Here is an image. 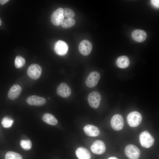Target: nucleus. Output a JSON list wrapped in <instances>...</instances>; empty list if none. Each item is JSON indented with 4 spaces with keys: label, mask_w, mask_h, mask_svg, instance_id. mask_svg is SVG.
<instances>
[{
    "label": "nucleus",
    "mask_w": 159,
    "mask_h": 159,
    "mask_svg": "<svg viewBox=\"0 0 159 159\" xmlns=\"http://www.w3.org/2000/svg\"><path fill=\"white\" fill-rule=\"evenodd\" d=\"M139 141L141 145L146 148L151 147L154 144V138L147 130L141 132L140 135Z\"/></svg>",
    "instance_id": "1"
},
{
    "label": "nucleus",
    "mask_w": 159,
    "mask_h": 159,
    "mask_svg": "<svg viewBox=\"0 0 159 159\" xmlns=\"http://www.w3.org/2000/svg\"><path fill=\"white\" fill-rule=\"evenodd\" d=\"M127 122L129 125L132 127L138 126L141 123L142 120L141 114L136 111L130 113L127 117Z\"/></svg>",
    "instance_id": "2"
},
{
    "label": "nucleus",
    "mask_w": 159,
    "mask_h": 159,
    "mask_svg": "<svg viewBox=\"0 0 159 159\" xmlns=\"http://www.w3.org/2000/svg\"><path fill=\"white\" fill-rule=\"evenodd\" d=\"M125 153L129 159H138L140 152L138 148L132 144H129L125 147Z\"/></svg>",
    "instance_id": "3"
},
{
    "label": "nucleus",
    "mask_w": 159,
    "mask_h": 159,
    "mask_svg": "<svg viewBox=\"0 0 159 159\" xmlns=\"http://www.w3.org/2000/svg\"><path fill=\"white\" fill-rule=\"evenodd\" d=\"M64 18L63 9L62 8H59L53 12L51 20L54 25L58 26L61 25Z\"/></svg>",
    "instance_id": "4"
},
{
    "label": "nucleus",
    "mask_w": 159,
    "mask_h": 159,
    "mask_svg": "<svg viewBox=\"0 0 159 159\" xmlns=\"http://www.w3.org/2000/svg\"><path fill=\"white\" fill-rule=\"evenodd\" d=\"M42 71V69L40 65L36 64H33L29 67L27 73L31 78L37 80L41 76Z\"/></svg>",
    "instance_id": "5"
},
{
    "label": "nucleus",
    "mask_w": 159,
    "mask_h": 159,
    "mask_svg": "<svg viewBox=\"0 0 159 159\" xmlns=\"http://www.w3.org/2000/svg\"><path fill=\"white\" fill-rule=\"evenodd\" d=\"M101 100V95L97 91L92 92L88 97V103L93 108H97L99 107Z\"/></svg>",
    "instance_id": "6"
},
{
    "label": "nucleus",
    "mask_w": 159,
    "mask_h": 159,
    "mask_svg": "<svg viewBox=\"0 0 159 159\" xmlns=\"http://www.w3.org/2000/svg\"><path fill=\"white\" fill-rule=\"evenodd\" d=\"M111 125L112 128L115 130H121L124 125V120L122 116L119 114L114 115L110 121Z\"/></svg>",
    "instance_id": "7"
},
{
    "label": "nucleus",
    "mask_w": 159,
    "mask_h": 159,
    "mask_svg": "<svg viewBox=\"0 0 159 159\" xmlns=\"http://www.w3.org/2000/svg\"><path fill=\"white\" fill-rule=\"evenodd\" d=\"M100 77V74L98 72L96 71L92 72L87 78L85 84L90 88L93 87L97 84Z\"/></svg>",
    "instance_id": "8"
},
{
    "label": "nucleus",
    "mask_w": 159,
    "mask_h": 159,
    "mask_svg": "<svg viewBox=\"0 0 159 159\" xmlns=\"http://www.w3.org/2000/svg\"><path fill=\"white\" fill-rule=\"evenodd\" d=\"M54 50L58 55L64 56L66 55L68 51V46L65 42L61 40L57 41L54 45Z\"/></svg>",
    "instance_id": "9"
},
{
    "label": "nucleus",
    "mask_w": 159,
    "mask_h": 159,
    "mask_svg": "<svg viewBox=\"0 0 159 159\" xmlns=\"http://www.w3.org/2000/svg\"><path fill=\"white\" fill-rule=\"evenodd\" d=\"M92 45L88 40L85 39L80 43L78 49L80 52L83 55L87 56L90 53L92 49Z\"/></svg>",
    "instance_id": "10"
},
{
    "label": "nucleus",
    "mask_w": 159,
    "mask_h": 159,
    "mask_svg": "<svg viewBox=\"0 0 159 159\" xmlns=\"http://www.w3.org/2000/svg\"><path fill=\"white\" fill-rule=\"evenodd\" d=\"M91 150L94 153L101 155L105 152V145L102 141L97 140L95 141L92 144L91 147Z\"/></svg>",
    "instance_id": "11"
},
{
    "label": "nucleus",
    "mask_w": 159,
    "mask_h": 159,
    "mask_svg": "<svg viewBox=\"0 0 159 159\" xmlns=\"http://www.w3.org/2000/svg\"><path fill=\"white\" fill-rule=\"evenodd\" d=\"M46 102L44 98L36 95L29 96L26 99V102L30 105L41 106L45 104Z\"/></svg>",
    "instance_id": "12"
},
{
    "label": "nucleus",
    "mask_w": 159,
    "mask_h": 159,
    "mask_svg": "<svg viewBox=\"0 0 159 159\" xmlns=\"http://www.w3.org/2000/svg\"><path fill=\"white\" fill-rule=\"evenodd\" d=\"M57 93L61 97L67 98L69 97L71 93V90L67 85L65 83H61L57 88Z\"/></svg>",
    "instance_id": "13"
},
{
    "label": "nucleus",
    "mask_w": 159,
    "mask_h": 159,
    "mask_svg": "<svg viewBox=\"0 0 159 159\" xmlns=\"http://www.w3.org/2000/svg\"><path fill=\"white\" fill-rule=\"evenodd\" d=\"M22 90L20 85L16 84L14 85L10 89L8 94V98L12 100L16 99L19 95Z\"/></svg>",
    "instance_id": "14"
},
{
    "label": "nucleus",
    "mask_w": 159,
    "mask_h": 159,
    "mask_svg": "<svg viewBox=\"0 0 159 159\" xmlns=\"http://www.w3.org/2000/svg\"><path fill=\"white\" fill-rule=\"evenodd\" d=\"M147 36L146 32L142 30L136 29L133 31L132 33V37L134 40L140 42L144 41Z\"/></svg>",
    "instance_id": "15"
},
{
    "label": "nucleus",
    "mask_w": 159,
    "mask_h": 159,
    "mask_svg": "<svg viewBox=\"0 0 159 159\" xmlns=\"http://www.w3.org/2000/svg\"><path fill=\"white\" fill-rule=\"evenodd\" d=\"M85 133L87 135L90 137H96L98 136L100 131L96 126L91 125H87L84 127Z\"/></svg>",
    "instance_id": "16"
},
{
    "label": "nucleus",
    "mask_w": 159,
    "mask_h": 159,
    "mask_svg": "<svg viewBox=\"0 0 159 159\" xmlns=\"http://www.w3.org/2000/svg\"><path fill=\"white\" fill-rule=\"evenodd\" d=\"M75 154L79 159H90L91 158L90 152L84 147L78 148L75 151Z\"/></svg>",
    "instance_id": "17"
},
{
    "label": "nucleus",
    "mask_w": 159,
    "mask_h": 159,
    "mask_svg": "<svg viewBox=\"0 0 159 159\" xmlns=\"http://www.w3.org/2000/svg\"><path fill=\"white\" fill-rule=\"evenodd\" d=\"M116 64L117 66L120 68H126L130 64L129 59L125 56H120L117 59Z\"/></svg>",
    "instance_id": "18"
},
{
    "label": "nucleus",
    "mask_w": 159,
    "mask_h": 159,
    "mask_svg": "<svg viewBox=\"0 0 159 159\" xmlns=\"http://www.w3.org/2000/svg\"><path fill=\"white\" fill-rule=\"evenodd\" d=\"M43 121L47 124L52 125H56L58 121L55 117L49 113H46L44 114L42 117Z\"/></svg>",
    "instance_id": "19"
},
{
    "label": "nucleus",
    "mask_w": 159,
    "mask_h": 159,
    "mask_svg": "<svg viewBox=\"0 0 159 159\" xmlns=\"http://www.w3.org/2000/svg\"><path fill=\"white\" fill-rule=\"evenodd\" d=\"M13 122V120L12 119L8 117L5 116L2 118L1 124L3 127L8 128L12 126Z\"/></svg>",
    "instance_id": "20"
},
{
    "label": "nucleus",
    "mask_w": 159,
    "mask_h": 159,
    "mask_svg": "<svg viewBox=\"0 0 159 159\" xmlns=\"http://www.w3.org/2000/svg\"><path fill=\"white\" fill-rule=\"evenodd\" d=\"M75 24V20L73 18H67L62 21L61 25L62 27L65 29L71 27Z\"/></svg>",
    "instance_id": "21"
},
{
    "label": "nucleus",
    "mask_w": 159,
    "mask_h": 159,
    "mask_svg": "<svg viewBox=\"0 0 159 159\" xmlns=\"http://www.w3.org/2000/svg\"><path fill=\"white\" fill-rule=\"evenodd\" d=\"M5 159H22V157L19 154L11 151L7 152L5 156Z\"/></svg>",
    "instance_id": "22"
},
{
    "label": "nucleus",
    "mask_w": 159,
    "mask_h": 159,
    "mask_svg": "<svg viewBox=\"0 0 159 159\" xmlns=\"http://www.w3.org/2000/svg\"><path fill=\"white\" fill-rule=\"evenodd\" d=\"M25 60L21 56H17L15 60V65L17 68H20L23 67L25 64Z\"/></svg>",
    "instance_id": "23"
},
{
    "label": "nucleus",
    "mask_w": 159,
    "mask_h": 159,
    "mask_svg": "<svg viewBox=\"0 0 159 159\" xmlns=\"http://www.w3.org/2000/svg\"><path fill=\"white\" fill-rule=\"evenodd\" d=\"M20 145L24 150H28L32 148V143L29 140H22L20 142Z\"/></svg>",
    "instance_id": "24"
},
{
    "label": "nucleus",
    "mask_w": 159,
    "mask_h": 159,
    "mask_svg": "<svg viewBox=\"0 0 159 159\" xmlns=\"http://www.w3.org/2000/svg\"><path fill=\"white\" fill-rule=\"evenodd\" d=\"M63 15L68 18H72L75 16L74 11L69 8H64L63 9Z\"/></svg>",
    "instance_id": "25"
},
{
    "label": "nucleus",
    "mask_w": 159,
    "mask_h": 159,
    "mask_svg": "<svg viewBox=\"0 0 159 159\" xmlns=\"http://www.w3.org/2000/svg\"><path fill=\"white\" fill-rule=\"evenodd\" d=\"M151 4L155 7L158 8L159 7V1L158 0H151Z\"/></svg>",
    "instance_id": "26"
},
{
    "label": "nucleus",
    "mask_w": 159,
    "mask_h": 159,
    "mask_svg": "<svg viewBox=\"0 0 159 159\" xmlns=\"http://www.w3.org/2000/svg\"><path fill=\"white\" fill-rule=\"evenodd\" d=\"M9 1V0H0V4L1 5H4Z\"/></svg>",
    "instance_id": "27"
},
{
    "label": "nucleus",
    "mask_w": 159,
    "mask_h": 159,
    "mask_svg": "<svg viewBox=\"0 0 159 159\" xmlns=\"http://www.w3.org/2000/svg\"><path fill=\"white\" fill-rule=\"evenodd\" d=\"M107 159H118L117 158L115 157H111Z\"/></svg>",
    "instance_id": "28"
},
{
    "label": "nucleus",
    "mask_w": 159,
    "mask_h": 159,
    "mask_svg": "<svg viewBox=\"0 0 159 159\" xmlns=\"http://www.w3.org/2000/svg\"><path fill=\"white\" fill-rule=\"evenodd\" d=\"M1 23H2L0 19V26L1 25Z\"/></svg>",
    "instance_id": "29"
}]
</instances>
